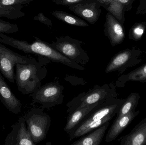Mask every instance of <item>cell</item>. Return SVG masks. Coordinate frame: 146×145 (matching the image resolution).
<instances>
[{"label":"cell","mask_w":146,"mask_h":145,"mask_svg":"<svg viewBox=\"0 0 146 145\" xmlns=\"http://www.w3.org/2000/svg\"><path fill=\"white\" fill-rule=\"evenodd\" d=\"M124 99L110 98L95 106L69 134L71 140L80 138L110 121L120 110Z\"/></svg>","instance_id":"cell-1"},{"label":"cell","mask_w":146,"mask_h":145,"mask_svg":"<svg viewBox=\"0 0 146 145\" xmlns=\"http://www.w3.org/2000/svg\"><path fill=\"white\" fill-rule=\"evenodd\" d=\"M35 41L29 43L26 41H21L10 37L4 33H0V43L11 46L25 53L37 54L45 57L50 61L60 63L73 69L84 70L83 66L71 61L50 45L49 43L33 36Z\"/></svg>","instance_id":"cell-2"},{"label":"cell","mask_w":146,"mask_h":145,"mask_svg":"<svg viewBox=\"0 0 146 145\" xmlns=\"http://www.w3.org/2000/svg\"><path fill=\"white\" fill-rule=\"evenodd\" d=\"M15 68L17 88L22 94H31L41 87L44 70L36 60L29 64H17Z\"/></svg>","instance_id":"cell-3"},{"label":"cell","mask_w":146,"mask_h":145,"mask_svg":"<svg viewBox=\"0 0 146 145\" xmlns=\"http://www.w3.org/2000/svg\"><path fill=\"white\" fill-rule=\"evenodd\" d=\"M117 96L115 88L113 84H105L102 86L95 85L94 87L87 93H83L68 103V112L78 108L93 104L110 98Z\"/></svg>","instance_id":"cell-4"},{"label":"cell","mask_w":146,"mask_h":145,"mask_svg":"<svg viewBox=\"0 0 146 145\" xmlns=\"http://www.w3.org/2000/svg\"><path fill=\"white\" fill-rule=\"evenodd\" d=\"M84 43L69 36L56 37V41L49 43L51 47L73 62L86 65L89 60L86 52L82 47Z\"/></svg>","instance_id":"cell-5"},{"label":"cell","mask_w":146,"mask_h":145,"mask_svg":"<svg viewBox=\"0 0 146 145\" xmlns=\"http://www.w3.org/2000/svg\"><path fill=\"white\" fill-rule=\"evenodd\" d=\"M43 108H34L24 116L27 128L35 144L45 139L51 123V119L43 112Z\"/></svg>","instance_id":"cell-6"},{"label":"cell","mask_w":146,"mask_h":145,"mask_svg":"<svg viewBox=\"0 0 146 145\" xmlns=\"http://www.w3.org/2000/svg\"><path fill=\"white\" fill-rule=\"evenodd\" d=\"M64 87L58 82H51L39 87L31 94L33 104L38 103L41 108H50L63 103Z\"/></svg>","instance_id":"cell-7"},{"label":"cell","mask_w":146,"mask_h":145,"mask_svg":"<svg viewBox=\"0 0 146 145\" xmlns=\"http://www.w3.org/2000/svg\"><path fill=\"white\" fill-rule=\"evenodd\" d=\"M35 60L31 56L21 55L0 43V72L12 83L15 81L14 68L16 64H29Z\"/></svg>","instance_id":"cell-8"},{"label":"cell","mask_w":146,"mask_h":145,"mask_svg":"<svg viewBox=\"0 0 146 145\" xmlns=\"http://www.w3.org/2000/svg\"><path fill=\"white\" fill-rule=\"evenodd\" d=\"M143 52L140 49L134 47L118 52L111 59L106 66V73L117 71L120 73L127 69L138 64L142 61L141 56Z\"/></svg>","instance_id":"cell-9"},{"label":"cell","mask_w":146,"mask_h":145,"mask_svg":"<svg viewBox=\"0 0 146 145\" xmlns=\"http://www.w3.org/2000/svg\"><path fill=\"white\" fill-rule=\"evenodd\" d=\"M11 128L12 131L7 135L4 145H36L27 127L24 117H20Z\"/></svg>","instance_id":"cell-10"},{"label":"cell","mask_w":146,"mask_h":145,"mask_svg":"<svg viewBox=\"0 0 146 145\" xmlns=\"http://www.w3.org/2000/svg\"><path fill=\"white\" fill-rule=\"evenodd\" d=\"M100 4L95 0H86L78 4L68 7L75 14L94 25L98 21L101 14Z\"/></svg>","instance_id":"cell-11"},{"label":"cell","mask_w":146,"mask_h":145,"mask_svg":"<svg viewBox=\"0 0 146 145\" xmlns=\"http://www.w3.org/2000/svg\"><path fill=\"white\" fill-rule=\"evenodd\" d=\"M104 32L110 40L112 47L121 44L125 38L123 24L109 12L106 14Z\"/></svg>","instance_id":"cell-12"},{"label":"cell","mask_w":146,"mask_h":145,"mask_svg":"<svg viewBox=\"0 0 146 145\" xmlns=\"http://www.w3.org/2000/svg\"><path fill=\"white\" fill-rule=\"evenodd\" d=\"M0 100L6 108L15 115L21 112L20 100L15 97L0 72Z\"/></svg>","instance_id":"cell-13"},{"label":"cell","mask_w":146,"mask_h":145,"mask_svg":"<svg viewBox=\"0 0 146 145\" xmlns=\"http://www.w3.org/2000/svg\"><path fill=\"white\" fill-rule=\"evenodd\" d=\"M139 111H136L135 110L125 115L117 117L108 130L106 137V141L107 143H110L115 140L139 115Z\"/></svg>","instance_id":"cell-14"},{"label":"cell","mask_w":146,"mask_h":145,"mask_svg":"<svg viewBox=\"0 0 146 145\" xmlns=\"http://www.w3.org/2000/svg\"><path fill=\"white\" fill-rule=\"evenodd\" d=\"M120 144L146 145V117L135 126L129 134L121 138Z\"/></svg>","instance_id":"cell-15"},{"label":"cell","mask_w":146,"mask_h":145,"mask_svg":"<svg viewBox=\"0 0 146 145\" xmlns=\"http://www.w3.org/2000/svg\"><path fill=\"white\" fill-rule=\"evenodd\" d=\"M106 100H102L96 104L87 106L81 108H77L68 113L69 114L67 117V123L64 128V131L69 134L77 126V124L93 109L101 102Z\"/></svg>","instance_id":"cell-16"},{"label":"cell","mask_w":146,"mask_h":145,"mask_svg":"<svg viewBox=\"0 0 146 145\" xmlns=\"http://www.w3.org/2000/svg\"><path fill=\"white\" fill-rule=\"evenodd\" d=\"M110 121L91 131L78 140L74 142L72 145H100L101 144L110 125Z\"/></svg>","instance_id":"cell-17"},{"label":"cell","mask_w":146,"mask_h":145,"mask_svg":"<svg viewBox=\"0 0 146 145\" xmlns=\"http://www.w3.org/2000/svg\"><path fill=\"white\" fill-rule=\"evenodd\" d=\"M51 14L59 20L67 23L70 25L80 27H87L89 25L83 20L71 14L62 11H53Z\"/></svg>","instance_id":"cell-18"},{"label":"cell","mask_w":146,"mask_h":145,"mask_svg":"<svg viewBox=\"0 0 146 145\" xmlns=\"http://www.w3.org/2000/svg\"><path fill=\"white\" fill-rule=\"evenodd\" d=\"M140 96L137 93H132L124 99L120 110L117 114V117L127 115L131 112L135 110L139 104Z\"/></svg>","instance_id":"cell-19"},{"label":"cell","mask_w":146,"mask_h":145,"mask_svg":"<svg viewBox=\"0 0 146 145\" xmlns=\"http://www.w3.org/2000/svg\"><path fill=\"white\" fill-rule=\"evenodd\" d=\"M118 81L122 85L130 81L146 82V63L128 74L123 75L119 78Z\"/></svg>","instance_id":"cell-20"},{"label":"cell","mask_w":146,"mask_h":145,"mask_svg":"<svg viewBox=\"0 0 146 145\" xmlns=\"http://www.w3.org/2000/svg\"><path fill=\"white\" fill-rule=\"evenodd\" d=\"M22 5L5 6L0 4V18L5 17L9 19H16L25 16V13L21 11Z\"/></svg>","instance_id":"cell-21"},{"label":"cell","mask_w":146,"mask_h":145,"mask_svg":"<svg viewBox=\"0 0 146 145\" xmlns=\"http://www.w3.org/2000/svg\"><path fill=\"white\" fill-rule=\"evenodd\" d=\"M121 24H123L125 20V8L122 4L117 0H114L106 9Z\"/></svg>","instance_id":"cell-22"},{"label":"cell","mask_w":146,"mask_h":145,"mask_svg":"<svg viewBox=\"0 0 146 145\" xmlns=\"http://www.w3.org/2000/svg\"><path fill=\"white\" fill-rule=\"evenodd\" d=\"M146 28V22L135 23L129 30V38L135 41H139L144 35Z\"/></svg>","instance_id":"cell-23"},{"label":"cell","mask_w":146,"mask_h":145,"mask_svg":"<svg viewBox=\"0 0 146 145\" xmlns=\"http://www.w3.org/2000/svg\"><path fill=\"white\" fill-rule=\"evenodd\" d=\"M19 30V27L17 24H11L0 19V33L11 34L16 33Z\"/></svg>","instance_id":"cell-24"},{"label":"cell","mask_w":146,"mask_h":145,"mask_svg":"<svg viewBox=\"0 0 146 145\" xmlns=\"http://www.w3.org/2000/svg\"><path fill=\"white\" fill-rule=\"evenodd\" d=\"M34 0H0V4L5 6L22 5L27 4Z\"/></svg>","instance_id":"cell-25"},{"label":"cell","mask_w":146,"mask_h":145,"mask_svg":"<svg viewBox=\"0 0 146 145\" xmlns=\"http://www.w3.org/2000/svg\"><path fill=\"white\" fill-rule=\"evenodd\" d=\"M33 19L36 21H40L41 23L46 25L50 28L53 26L51 20L45 16L43 13H39L37 15L34 17Z\"/></svg>","instance_id":"cell-26"},{"label":"cell","mask_w":146,"mask_h":145,"mask_svg":"<svg viewBox=\"0 0 146 145\" xmlns=\"http://www.w3.org/2000/svg\"><path fill=\"white\" fill-rule=\"evenodd\" d=\"M85 1L86 0H55L54 2L58 5H63V6L69 7L70 6L78 4V3Z\"/></svg>","instance_id":"cell-27"},{"label":"cell","mask_w":146,"mask_h":145,"mask_svg":"<svg viewBox=\"0 0 146 145\" xmlns=\"http://www.w3.org/2000/svg\"><path fill=\"white\" fill-rule=\"evenodd\" d=\"M136 14H146V0H140Z\"/></svg>","instance_id":"cell-28"},{"label":"cell","mask_w":146,"mask_h":145,"mask_svg":"<svg viewBox=\"0 0 146 145\" xmlns=\"http://www.w3.org/2000/svg\"><path fill=\"white\" fill-rule=\"evenodd\" d=\"M123 4L125 8V11H129L133 9V3L135 0H117Z\"/></svg>","instance_id":"cell-29"},{"label":"cell","mask_w":146,"mask_h":145,"mask_svg":"<svg viewBox=\"0 0 146 145\" xmlns=\"http://www.w3.org/2000/svg\"><path fill=\"white\" fill-rule=\"evenodd\" d=\"M95 1L98 2L101 7H103L106 9L114 0H95Z\"/></svg>","instance_id":"cell-30"},{"label":"cell","mask_w":146,"mask_h":145,"mask_svg":"<svg viewBox=\"0 0 146 145\" xmlns=\"http://www.w3.org/2000/svg\"><path fill=\"white\" fill-rule=\"evenodd\" d=\"M52 1L54 2L55 1V0H52Z\"/></svg>","instance_id":"cell-31"},{"label":"cell","mask_w":146,"mask_h":145,"mask_svg":"<svg viewBox=\"0 0 146 145\" xmlns=\"http://www.w3.org/2000/svg\"></svg>","instance_id":"cell-32"}]
</instances>
